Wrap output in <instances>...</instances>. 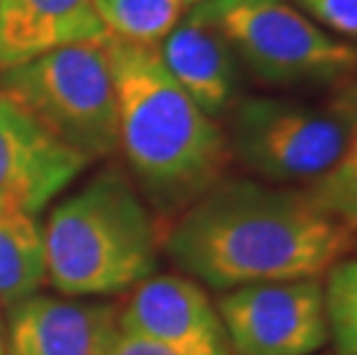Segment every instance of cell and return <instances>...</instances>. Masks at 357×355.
<instances>
[{
	"mask_svg": "<svg viewBox=\"0 0 357 355\" xmlns=\"http://www.w3.org/2000/svg\"><path fill=\"white\" fill-rule=\"evenodd\" d=\"M353 245L355 231L316 208L307 192L249 180L217 183L166 236L173 263L217 291L318 279Z\"/></svg>",
	"mask_w": 357,
	"mask_h": 355,
	"instance_id": "1",
	"label": "cell"
},
{
	"mask_svg": "<svg viewBox=\"0 0 357 355\" xmlns=\"http://www.w3.org/2000/svg\"><path fill=\"white\" fill-rule=\"evenodd\" d=\"M106 54L118 102V146L155 213L178 217L222 183L229 139L171 77L157 44L109 35Z\"/></svg>",
	"mask_w": 357,
	"mask_h": 355,
	"instance_id": "2",
	"label": "cell"
},
{
	"mask_svg": "<svg viewBox=\"0 0 357 355\" xmlns=\"http://www.w3.org/2000/svg\"><path fill=\"white\" fill-rule=\"evenodd\" d=\"M47 279L65 296H116L157 270V231L120 169L56 206L44 229Z\"/></svg>",
	"mask_w": 357,
	"mask_h": 355,
	"instance_id": "3",
	"label": "cell"
},
{
	"mask_svg": "<svg viewBox=\"0 0 357 355\" xmlns=\"http://www.w3.org/2000/svg\"><path fill=\"white\" fill-rule=\"evenodd\" d=\"M106 40L72 44L0 74V93L90 162L118 148V102Z\"/></svg>",
	"mask_w": 357,
	"mask_h": 355,
	"instance_id": "4",
	"label": "cell"
},
{
	"mask_svg": "<svg viewBox=\"0 0 357 355\" xmlns=\"http://www.w3.org/2000/svg\"><path fill=\"white\" fill-rule=\"evenodd\" d=\"M192 14L268 83H339L357 72V44L325 33L286 0H199Z\"/></svg>",
	"mask_w": 357,
	"mask_h": 355,
	"instance_id": "5",
	"label": "cell"
},
{
	"mask_svg": "<svg viewBox=\"0 0 357 355\" xmlns=\"http://www.w3.org/2000/svg\"><path fill=\"white\" fill-rule=\"evenodd\" d=\"M229 150L275 183H314L341 160L353 132L330 113L272 97L240 102L231 118Z\"/></svg>",
	"mask_w": 357,
	"mask_h": 355,
	"instance_id": "6",
	"label": "cell"
},
{
	"mask_svg": "<svg viewBox=\"0 0 357 355\" xmlns=\"http://www.w3.org/2000/svg\"><path fill=\"white\" fill-rule=\"evenodd\" d=\"M233 355H311L330 339L318 279L249 284L217 300Z\"/></svg>",
	"mask_w": 357,
	"mask_h": 355,
	"instance_id": "7",
	"label": "cell"
},
{
	"mask_svg": "<svg viewBox=\"0 0 357 355\" xmlns=\"http://www.w3.org/2000/svg\"><path fill=\"white\" fill-rule=\"evenodd\" d=\"M88 162L19 102L0 93V206L37 215Z\"/></svg>",
	"mask_w": 357,
	"mask_h": 355,
	"instance_id": "8",
	"label": "cell"
},
{
	"mask_svg": "<svg viewBox=\"0 0 357 355\" xmlns=\"http://www.w3.org/2000/svg\"><path fill=\"white\" fill-rule=\"evenodd\" d=\"M118 330L182 355H233L217 305L194 279L150 275L118 309Z\"/></svg>",
	"mask_w": 357,
	"mask_h": 355,
	"instance_id": "9",
	"label": "cell"
},
{
	"mask_svg": "<svg viewBox=\"0 0 357 355\" xmlns=\"http://www.w3.org/2000/svg\"><path fill=\"white\" fill-rule=\"evenodd\" d=\"M118 305L30 296L10 307L7 355H109Z\"/></svg>",
	"mask_w": 357,
	"mask_h": 355,
	"instance_id": "10",
	"label": "cell"
},
{
	"mask_svg": "<svg viewBox=\"0 0 357 355\" xmlns=\"http://www.w3.org/2000/svg\"><path fill=\"white\" fill-rule=\"evenodd\" d=\"M109 30L93 0H3L0 70L24 65L72 44L104 42Z\"/></svg>",
	"mask_w": 357,
	"mask_h": 355,
	"instance_id": "11",
	"label": "cell"
},
{
	"mask_svg": "<svg viewBox=\"0 0 357 355\" xmlns=\"http://www.w3.org/2000/svg\"><path fill=\"white\" fill-rule=\"evenodd\" d=\"M159 58L178 86L208 116H219L231 107L235 95V54L215 28L192 12L166 35Z\"/></svg>",
	"mask_w": 357,
	"mask_h": 355,
	"instance_id": "12",
	"label": "cell"
},
{
	"mask_svg": "<svg viewBox=\"0 0 357 355\" xmlns=\"http://www.w3.org/2000/svg\"><path fill=\"white\" fill-rule=\"evenodd\" d=\"M47 279L44 229L33 215L0 206V302L7 307L35 296Z\"/></svg>",
	"mask_w": 357,
	"mask_h": 355,
	"instance_id": "13",
	"label": "cell"
},
{
	"mask_svg": "<svg viewBox=\"0 0 357 355\" xmlns=\"http://www.w3.org/2000/svg\"><path fill=\"white\" fill-rule=\"evenodd\" d=\"M109 35L136 44H157L171 33L187 0H93Z\"/></svg>",
	"mask_w": 357,
	"mask_h": 355,
	"instance_id": "14",
	"label": "cell"
},
{
	"mask_svg": "<svg viewBox=\"0 0 357 355\" xmlns=\"http://www.w3.org/2000/svg\"><path fill=\"white\" fill-rule=\"evenodd\" d=\"M305 192L316 208L351 231H357V134L341 160L328 173L309 183V190Z\"/></svg>",
	"mask_w": 357,
	"mask_h": 355,
	"instance_id": "15",
	"label": "cell"
},
{
	"mask_svg": "<svg viewBox=\"0 0 357 355\" xmlns=\"http://www.w3.org/2000/svg\"><path fill=\"white\" fill-rule=\"evenodd\" d=\"M325 314L330 335L339 351L357 342V259H341L328 270V284L323 286Z\"/></svg>",
	"mask_w": 357,
	"mask_h": 355,
	"instance_id": "16",
	"label": "cell"
},
{
	"mask_svg": "<svg viewBox=\"0 0 357 355\" xmlns=\"http://www.w3.org/2000/svg\"><path fill=\"white\" fill-rule=\"evenodd\" d=\"M298 5L316 19V24L357 40V0H298Z\"/></svg>",
	"mask_w": 357,
	"mask_h": 355,
	"instance_id": "17",
	"label": "cell"
},
{
	"mask_svg": "<svg viewBox=\"0 0 357 355\" xmlns=\"http://www.w3.org/2000/svg\"><path fill=\"white\" fill-rule=\"evenodd\" d=\"M328 111L334 113L355 137L357 134V72H353L351 77H346L344 81L337 83L332 100L328 104Z\"/></svg>",
	"mask_w": 357,
	"mask_h": 355,
	"instance_id": "18",
	"label": "cell"
},
{
	"mask_svg": "<svg viewBox=\"0 0 357 355\" xmlns=\"http://www.w3.org/2000/svg\"><path fill=\"white\" fill-rule=\"evenodd\" d=\"M109 355H182V353L166 349V346L150 342V339L125 335V332L118 330V337H116V342H113Z\"/></svg>",
	"mask_w": 357,
	"mask_h": 355,
	"instance_id": "19",
	"label": "cell"
},
{
	"mask_svg": "<svg viewBox=\"0 0 357 355\" xmlns=\"http://www.w3.org/2000/svg\"><path fill=\"white\" fill-rule=\"evenodd\" d=\"M341 355H357V342H353L351 346H346L344 351H339Z\"/></svg>",
	"mask_w": 357,
	"mask_h": 355,
	"instance_id": "20",
	"label": "cell"
},
{
	"mask_svg": "<svg viewBox=\"0 0 357 355\" xmlns=\"http://www.w3.org/2000/svg\"><path fill=\"white\" fill-rule=\"evenodd\" d=\"M0 355H7V351H5V346H3V342H0Z\"/></svg>",
	"mask_w": 357,
	"mask_h": 355,
	"instance_id": "21",
	"label": "cell"
},
{
	"mask_svg": "<svg viewBox=\"0 0 357 355\" xmlns=\"http://www.w3.org/2000/svg\"><path fill=\"white\" fill-rule=\"evenodd\" d=\"M187 3H192V5H194V3H199V0H187Z\"/></svg>",
	"mask_w": 357,
	"mask_h": 355,
	"instance_id": "22",
	"label": "cell"
},
{
	"mask_svg": "<svg viewBox=\"0 0 357 355\" xmlns=\"http://www.w3.org/2000/svg\"><path fill=\"white\" fill-rule=\"evenodd\" d=\"M0 3H3V0H0Z\"/></svg>",
	"mask_w": 357,
	"mask_h": 355,
	"instance_id": "23",
	"label": "cell"
}]
</instances>
